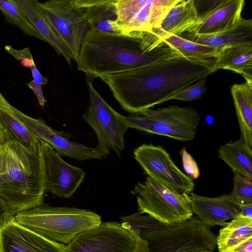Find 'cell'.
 Segmentation results:
<instances>
[{
	"instance_id": "obj_1",
	"label": "cell",
	"mask_w": 252,
	"mask_h": 252,
	"mask_svg": "<svg viewBox=\"0 0 252 252\" xmlns=\"http://www.w3.org/2000/svg\"><path fill=\"white\" fill-rule=\"evenodd\" d=\"M216 60H192L180 55L99 77L125 110L138 114L216 71Z\"/></svg>"
},
{
	"instance_id": "obj_2",
	"label": "cell",
	"mask_w": 252,
	"mask_h": 252,
	"mask_svg": "<svg viewBox=\"0 0 252 252\" xmlns=\"http://www.w3.org/2000/svg\"><path fill=\"white\" fill-rule=\"evenodd\" d=\"M179 55L166 45L149 51L143 32L111 34L89 30L82 42L77 69L96 77L149 65Z\"/></svg>"
},
{
	"instance_id": "obj_3",
	"label": "cell",
	"mask_w": 252,
	"mask_h": 252,
	"mask_svg": "<svg viewBox=\"0 0 252 252\" xmlns=\"http://www.w3.org/2000/svg\"><path fill=\"white\" fill-rule=\"evenodd\" d=\"M45 143L43 140L38 150L32 153L3 128L1 144L6 164V172L0 178V196L14 216L43 203L46 191Z\"/></svg>"
},
{
	"instance_id": "obj_4",
	"label": "cell",
	"mask_w": 252,
	"mask_h": 252,
	"mask_svg": "<svg viewBox=\"0 0 252 252\" xmlns=\"http://www.w3.org/2000/svg\"><path fill=\"white\" fill-rule=\"evenodd\" d=\"M19 224L52 242L68 244L77 235L99 225L101 218L87 209L46 203L16 214Z\"/></svg>"
},
{
	"instance_id": "obj_5",
	"label": "cell",
	"mask_w": 252,
	"mask_h": 252,
	"mask_svg": "<svg viewBox=\"0 0 252 252\" xmlns=\"http://www.w3.org/2000/svg\"><path fill=\"white\" fill-rule=\"evenodd\" d=\"M139 237L148 243V252H213L217 247V235L196 216L178 223H162Z\"/></svg>"
},
{
	"instance_id": "obj_6",
	"label": "cell",
	"mask_w": 252,
	"mask_h": 252,
	"mask_svg": "<svg viewBox=\"0 0 252 252\" xmlns=\"http://www.w3.org/2000/svg\"><path fill=\"white\" fill-rule=\"evenodd\" d=\"M136 197L138 211L165 224L186 221L193 217L190 197L149 176L131 191Z\"/></svg>"
},
{
	"instance_id": "obj_7",
	"label": "cell",
	"mask_w": 252,
	"mask_h": 252,
	"mask_svg": "<svg viewBox=\"0 0 252 252\" xmlns=\"http://www.w3.org/2000/svg\"><path fill=\"white\" fill-rule=\"evenodd\" d=\"M126 118L131 128L180 141L194 139L200 120L199 113L191 107L173 105L149 109Z\"/></svg>"
},
{
	"instance_id": "obj_8",
	"label": "cell",
	"mask_w": 252,
	"mask_h": 252,
	"mask_svg": "<svg viewBox=\"0 0 252 252\" xmlns=\"http://www.w3.org/2000/svg\"><path fill=\"white\" fill-rule=\"evenodd\" d=\"M48 24L77 62L83 39L90 30L88 17L82 0H49L38 1Z\"/></svg>"
},
{
	"instance_id": "obj_9",
	"label": "cell",
	"mask_w": 252,
	"mask_h": 252,
	"mask_svg": "<svg viewBox=\"0 0 252 252\" xmlns=\"http://www.w3.org/2000/svg\"><path fill=\"white\" fill-rule=\"evenodd\" d=\"M89 96L88 109L83 119L92 127L97 139L96 148L106 158L112 150L118 157L125 146L124 135L129 127L126 117L114 110L86 78Z\"/></svg>"
},
{
	"instance_id": "obj_10",
	"label": "cell",
	"mask_w": 252,
	"mask_h": 252,
	"mask_svg": "<svg viewBox=\"0 0 252 252\" xmlns=\"http://www.w3.org/2000/svg\"><path fill=\"white\" fill-rule=\"evenodd\" d=\"M148 243L137 232L124 228L117 221L101 222L77 235L65 252H148Z\"/></svg>"
},
{
	"instance_id": "obj_11",
	"label": "cell",
	"mask_w": 252,
	"mask_h": 252,
	"mask_svg": "<svg viewBox=\"0 0 252 252\" xmlns=\"http://www.w3.org/2000/svg\"><path fill=\"white\" fill-rule=\"evenodd\" d=\"M133 155L148 176L180 193L189 195L192 192L193 179L178 168L163 147L143 144Z\"/></svg>"
},
{
	"instance_id": "obj_12",
	"label": "cell",
	"mask_w": 252,
	"mask_h": 252,
	"mask_svg": "<svg viewBox=\"0 0 252 252\" xmlns=\"http://www.w3.org/2000/svg\"><path fill=\"white\" fill-rule=\"evenodd\" d=\"M177 0H114L123 34L147 32L162 20Z\"/></svg>"
},
{
	"instance_id": "obj_13",
	"label": "cell",
	"mask_w": 252,
	"mask_h": 252,
	"mask_svg": "<svg viewBox=\"0 0 252 252\" xmlns=\"http://www.w3.org/2000/svg\"><path fill=\"white\" fill-rule=\"evenodd\" d=\"M14 113L37 138L49 144L61 156H66L80 161L106 158L96 147H89L71 141L69 133L53 129L43 120L27 116L16 108Z\"/></svg>"
},
{
	"instance_id": "obj_14",
	"label": "cell",
	"mask_w": 252,
	"mask_h": 252,
	"mask_svg": "<svg viewBox=\"0 0 252 252\" xmlns=\"http://www.w3.org/2000/svg\"><path fill=\"white\" fill-rule=\"evenodd\" d=\"M198 23L194 0H177L156 27L143 32L144 38L149 50L152 51L169 36L189 32Z\"/></svg>"
},
{
	"instance_id": "obj_15",
	"label": "cell",
	"mask_w": 252,
	"mask_h": 252,
	"mask_svg": "<svg viewBox=\"0 0 252 252\" xmlns=\"http://www.w3.org/2000/svg\"><path fill=\"white\" fill-rule=\"evenodd\" d=\"M44 158L46 191L59 197L72 196L84 180V171L64 161L61 156L46 142Z\"/></svg>"
},
{
	"instance_id": "obj_16",
	"label": "cell",
	"mask_w": 252,
	"mask_h": 252,
	"mask_svg": "<svg viewBox=\"0 0 252 252\" xmlns=\"http://www.w3.org/2000/svg\"><path fill=\"white\" fill-rule=\"evenodd\" d=\"M0 252H65L64 244L49 241L16 222L0 224Z\"/></svg>"
},
{
	"instance_id": "obj_17",
	"label": "cell",
	"mask_w": 252,
	"mask_h": 252,
	"mask_svg": "<svg viewBox=\"0 0 252 252\" xmlns=\"http://www.w3.org/2000/svg\"><path fill=\"white\" fill-rule=\"evenodd\" d=\"M189 197L193 214L210 227H224L226 220L241 216L240 204L229 194L208 197L191 192Z\"/></svg>"
},
{
	"instance_id": "obj_18",
	"label": "cell",
	"mask_w": 252,
	"mask_h": 252,
	"mask_svg": "<svg viewBox=\"0 0 252 252\" xmlns=\"http://www.w3.org/2000/svg\"><path fill=\"white\" fill-rule=\"evenodd\" d=\"M245 3L244 0H224L188 33L210 34L232 28L242 18Z\"/></svg>"
},
{
	"instance_id": "obj_19",
	"label": "cell",
	"mask_w": 252,
	"mask_h": 252,
	"mask_svg": "<svg viewBox=\"0 0 252 252\" xmlns=\"http://www.w3.org/2000/svg\"><path fill=\"white\" fill-rule=\"evenodd\" d=\"M215 69L231 70L252 82V41L220 48L215 61Z\"/></svg>"
},
{
	"instance_id": "obj_20",
	"label": "cell",
	"mask_w": 252,
	"mask_h": 252,
	"mask_svg": "<svg viewBox=\"0 0 252 252\" xmlns=\"http://www.w3.org/2000/svg\"><path fill=\"white\" fill-rule=\"evenodd\" d=\"M184 38L218 48L251 42L252 41V19L242 18L235 26L225 31L205 35L187 33Z\"/></svg>"
},
{
	"instance_id": "obj_21",
	"label": "cell",
	"mask_w": 252,
	"mask_h": 252,
	"mask_svg": "<svg viewBox=\"0 0 252 252\" xmlns=\"http://www.w3.org/2000/svg\"><path fill=\"white\" fill-rule=\"evenodd\" d=\"M88 17L90 30L124 34L119 25L114 0H82Z\"/></svg>"
},
{
	"instance_id": "obj_22",
	"label": "cell",
	"mask_w": 252,
	"mask_h": 252,
	"mask_svg": "<svg viewBox=\"0 0 252 252\" xmlns=\"http://www.w3.org/2000/svg\"><path fill=\"white\" fill-rule=\"evenodd\" d=\"M26 15L43 41L48 42L57 53L71 66L72 58L66 48L46 21L36 0H13Z\"/></svg>"
},
{
	"instance_id": "obj_23",
	"label": "cell",
	"mask_w": 252,
	"mask_h": 252,
	"mask_svg": "<svg viewBox=\"0 0 252 252\" xmlns=\"http://www.w3.org/2000/svg\"><path fill=\"white\" fill-rule=\"evenodd\" d=\"M241 138L252 149V82L234 84L231 88Z\"/></svg>"
},
{
	"instance_id": "obj_24",
	"label": "cell",
	"mask_w": 252,
	"mask_h": 252,
	"mask_svg": "<svg viewBox=\"0 0 252 252\" xmlns=\"http://www.w3.org/2000/svg\"><path fill=\"white\" fill-rule=\"evenodd\" d=\"M250 239H252V219L240 216L219 230L216 244L219 252H232Z\"/></svg>"
},
{
	"instance_id": "obj_25",
	"label": "cell",
	"mask_w": 252,
	"mask_h": 252,
	"mask_svg": "<svg viewBox=\"0 0 252 252\" xmlns=\"http://www.w3.org/2000/svg\"><path fill=\"white\" fill-rule=\"evenodd\" d=\"M218 155L233 172L252 179V149L241 138L221 145Z\"/></svg>"
},
{
	"instance_id": "obj_26",
	"label": "cell",
	"mask_w": 252,
	"mask_h": 252,
	"mask_svg": "<svg viewBox=\"0 0 252 252\" xmlns=\"http://www.w3.org/2000/svg\"><path fill=\"white\" fill-rule=\"evenodd\" d=\"M164 45L168 46L184 58L197 61L216 60L220 49L198 44L177 35L164 39L161 45Z\"/></svg>"
},
{
	"instance_id": "obj_27",
	"label": "cell",
	"mask_w": 252,
	"mask_h": 252,
	"mask_svg": "<svg viewBox=\"0 0 252 252\" xmlns=\"http://www.w3.org/2000/svg\"><path fill=\"white\" fill-rule=\"evenodd\" d=\"M0 121L3 128L32 152L35 153L40 148L43 140L37 138L17 117L12 116L0 110Z\"/></svg>"
},
{
	"instance_id": "obj_28",
	"label": "cell",
	"mask_w": 252,
	"mask_h": 252,
	"mask_svg": "<svg viewBox=\"0 0 252 252\" xmlns=\"http://www.w3.org/2000/svg\"><path fill=\"white\" fill-rule=\"evenodd\" d=\"M0 10L8 21L18 27L24 33L43 40L25 13L13 0H0Z\"/></svg>"
},
{
	"instance_id": "obj_29",
	"label": "cell",
	"mask_w": 252,
	"mask_h": 252,
	"mask_svg": "<svg viewBox=\"0 0 252 252\" xmlns=\"http://www.w3.org/2000/svg\"><path fill=\"white\" fill-rule=\"evenodd\" d=\"M233 189L229 194L239 204L252 203V179L233 172Z\"/></svg>"
},
{
	"instance_id": "obj_30",
	"label": "cell",
	"mask_w": 252,
	"mask_h": 252,
	"mask_svg": "<svg viewBox=\"0 0 252 252\" xmlns=\"http://www.w3.org/2000/svg\"><path fill=\"white\" fill-rule=\"evenodd\" d=\"M207 77H203L191 86L185 88L182 91L170 97L168 100L172 99L190 101L201 99L202 94L206 92Z\"/></svg>"
},
{
	"instance_id": "obj_31",
	"label": "cell",
	"mask_w": 252,
	"mask_h": 252,
	"mask_svg": "<svg viewBox=\"0 0 252 252\" xmlns=\"http://www.w3.org/2000/svg\"><path fill=\"white\" fill-rule=\"evenodd\" d=\"M31 70L33 79L27 85L36 96L39 105L43 107L47 101L43 95L42 87L43 85L48 83V78L43 76L37 69L36 66Z\"/></svg>"
},
{
	"instance_id": "obj_32",
	"label": "cell",
	"mask_w": 252,
	"mask_h": 252,
	"mask_svg": "<svg viewBox=\"0 0 252 252\" xmlns=\"http://www.w3.org/2000/svg\"><path fill=\"white\" fill-rule=\"evenodd\" d=\"M5 49L16 60L20 61V63L24 66L28 67L31 69L35 66L32 54L29 47L21 50H17L9 45H7L5 46Z\"/></svg>"
},
{
	"instance_id": "obj_33",
	"label": "cell",
	"mask_w": 252,
	"mask_h": 252,
	"mask_svg": "<svg viewBox=\"0 0 252 252\" xmlns=\"http://www.w3.org/2000/svg\"><path fill=\"white\" fill-rule=\"evenodd\" d=\"M183 166L185 171L192 179H197L200 176V171L198 165L186 147L181 151Z\"/></svg>"
},
{
	"instance_id": "obj_34",
	"label": "cell",
	"mask_w": 252,
	"mask_h": 252,
	"mask_svg": "<svg viewBox=\"0 0 252 252\" xmlns=\"http://www.w3.org/2000/svg\"><path fill=\"white\" fill-rule=\"evenodd\" d=\"M224 1V0H194L198 17V24Z\"/></svg>"
},
{
	"instance_id": "obj_35",
	"label": "cell",
	"mask_w": 252,
	"mask_h": 252,
	"mask_svg": "<svg viewBox=\"0 0 252 252\" xmlns=\"http://www.w3.org/2000/svg\"><path fill=\"white\" fill-rule=\"evenodd\" d=\"M14 216L7 202L0 196V224Z\"/></svg>"
},
{
	"instance_id": "obj_36",
	"label": "cell",
	"mask_w": 252,
	"mask_h": 252,
	"mask_svg": "<svg viewBox=\"0 0 252 252\" xmlns=\"http://www.w3.org/2000/svg\"><path fill=\"white\" fill-rule=\"evenodd\" d=\"M14 109L15 107L11 105L0 93V110L12 116L16 117Z\"/></svg>"
},
{
	"instance_id": "obj_37",
	"label": "cell",
	"mask_w": 252,
	"mask_h": 252,
	"mask_svg": "<svg viewBox=\"0 0 252 252\" xmlns=\"http://www.w3.org/2000/svg\"><path fill=\"white\" fill-rule=\"evenodd\" d=\"M232 252H252V239H250L235 248Z\"/></svg>"
},
{
	"instance_id": "obj_38",
	"label": "cell",
	"mask_w": 252,
	"mask_h": 252,
	"mask_svg": "<svg viewBox=\"0 0 252 252\" xmlns=\"http://www.w3.org/2000/svg\"><path fill=\"white\" fill-rule=\"evenodd\" d=\"M241 216L252 219V203L240 204Z\"/></svg>"
},
{
	"instance_id": "obj_39",
	"label": "cell",
	"mask_w": 252,
	"mask_h": 252,
	"mask_svg": "<svg viewBox=\"0 0 252 252\" xmlns=\"http://www.w3.org/2000/svg\"><path fill=\"white\" fill-rule=\"evenodd\" d=\"M6 158L2 144H0V178L6 172Z\"/></svg>"
},
{
	"instance_id": "obj_40",
	"label": "cell",
	"mask_w": 252,
	"mask_h": 252,
	"mask_svg": "<svg viewBox=\"0 0 252 252\" xmlns=\"http://www.w3.org/2000/svg\"><path fill=\"white\" fill-rule=\"evenodd\" d=\"M3 128L0 121V144H1L2 140V133Z\"/></svg>"
},
{
	"instance_id": "obj_41",
	"label": "cell",
	"mask_w": 252,
	"mask_h": 252,
	"mask_svg": "<svg viewBox=\"0 0 252 252\" xmlns=\"http://www.w3.org/2000/svg\"></svg>"
},
{
	"instance_id": "obj_42",
	"label": "cell",
	"mask_w": 252,
	"mask_h": 252,
	"mask_svg": "<svg viewBox=\"0 0 252 252\" xmlns=\"http://www.w3.org/2000/svg\"><path fill=\"white\" fill-rule=\"evenodd\" d=\"M196 252V251H195V252Z\"/></svg>"
}]
</instances>
